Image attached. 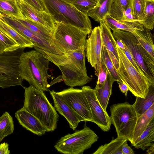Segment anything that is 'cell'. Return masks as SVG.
<instances>
[{"label": "cell", "mask_w": 154, "mask_h": 154, "mask_svg": "<svg viewBox=\"0 0 154 154\" xmlns=\"http://www.w3.org/2000/svg\"><path fill=\"white\" fill-rule=\"evenodd\" d=\"M25 48L0 53V88L22 86L19 65L20 56Z\"/></svg>", "instance_id": "10"}, {"label": "cell", "mask_w": 154, "mask_h": 154, "mask_svg": "<svg viewBox=\"0 0 154 154\" xmlns=\"http://www.w3.org/2000/svg\"><path fill=\"white\" fill-rule=\"evenodd\" d=\"M23 88V107L39 120L47 132L54 131L57 128L59 116L44 92L31 85Z\"/></svg>", "instance_id": "2"}, {"label": "cell", "mask_w": 154, "mask_h": 154, "mask_svg": "<svg viewBox=\"0 0 154 154\" xmlns=\"http://www.w3.org/2000/svg\"><path fill=\"white\" fill-rule=\"evenodd\" d=\"M102 60L106 65L108 72L115 81H122L109 57L106 49L103 46L102 50Z\"/></svg>", "instance_id": "33"}, {"label": "cell", "mask_w": 154, "mask_h": 154, "mask_svg": "<svg viewBox=\"0 0 154 154\" xmlns=\"http://www.w3.org/2000/svg\"><path fill=\"white\" fill-rule=\"evenodd\" d=\"M99 22L103 46L106 48L108 54H112L119 61L116 40L111 29L106 25L103 20Z\"/></svg>", "instance_id": "18"}, {"label": "cell", "mask_w": 154, "mask_h": 154, "mask_svg": "<svg viewBox=\"0 0 154 154\" xmlns=\"http://www.w3.org/2000/svg\"><path fill=\"white\" fill-rule=\"evenodd\" d=\"M132 33L140 44L154 58L153 36L150 30L145 28L142 30L135 29Z\"/></svg>", "instance_id": "24"}, {"label": "cell", "mask_w": 154, "mask_h": 154, "mask_svg": "<svg viewBox=\"0 0 154 154\" xmlns=\"http://www.w3.org/2000/svg\"><path fill=\"white\" fill-rule=\"evenodd\" d=\"M55 23L62 22L77 27L89 35L92 31L87 14L78 10L72 3L62 0H38Z\"/></svg>", "instance_id": "3"}, {"label": "cell", "mask_w": 154, "mask_h": 154, "mask_svg": "<svg viewBox=\"0 0 154 154\" xmlns=\"http://www.w3.org/2000/svg\"><path fill=\"white\" fill-rule=\"evenodd\" d=\"M154 118V103L143 114L138 117L133 135L129 141L131 145L146 129Z\"/></svg>", "instance_id": "19"}, {"label": "cell", "mask_w": 154, "mask_h": 154, "mask_svg": "<svg viewBox=\"0 0 154 154\" xmlns=\"http://www.w3.org/2000/svg\"><path fill=\"white\" fill-rule=\"evenodd\" d=\"M114 0H97L95 7L88 12L87 15L95 21L100 22L109 14Z\"/></svg>", "instance_id": "23"}, {"label": "cell", "mask_w": 154, "mask_h": 154, "mask_svg": "<svg viewBox=\"0 0 154 154\" xmlns=\"http://www.w3.org/2000/svg\"><path fill=\"white\" fill-rule=\"evenodd\" d=\"M154 118L146 129L136 139L132 145L135 148L144 150L154 143Z\"/></svg>", "instance_id": "22"}, {"label": "cell", "mask_w": 154, "mask_h": 154, "mask_svg": "<svg viewBox=\"0 0 154 154\" xmlns=\"http://www.w3.org/2000/svg\"><path fill=\"white\" fill-rule=\"evenodd\" d=\"M0 12L11 17H24L16 0H0Z\"/></svg>", "instance_id": "28"}, {"label": "cell", "mask_w": 154, "mask_h": 154, "mask_svg": "<svg viewBox=\"0 0 154 154\" xmlns=\"http://www.w3.org/2000/svg\"><path fill=\"white\" fill-rule=\"evenodd\" d=\"M112 31L115 39L121 41L126 45L150 85H154V58L140 44L132 32L118 29Z\"/></svg>", "instance_id": "4"}, {"label": "cell", "mask_w": 154, "mask_h": 154, "mask_svg": "<svg viewBox=\"0 0 154 154\" xmlns=\"http://www.w3.org/2000/svg\"><path fill=\"white\" fill-rule=\"evenodd\" d=\"M24 17L38 23L54 32L55 23L45 11L37 10L23 0H16Z\"/></svg>", "instance_id": "14"}, {"label": "cell", "mask_w": 154, "mask_h": 154, "mask_svg": "<svg viewBox=\"0 0 154 154\" xmlns=\"http://www.w3.org/2000/svg\"><path fill=\"white\" fill-rule=\"evenodd\" d=\"M116 46L119 60L116 70L120 78L135 96L145 98L150 85L147 79L134 66L116 44Z\"/></svg>", "instance_id": "6"}, {"label": "cell", "mask_w": 154, "mask_h": 154, "mask_svg": "<svg viewBox=\"0 0 154 154\" xmlns=\"http://www.w3.org/2000/svg\"><path fill=\"white\" fill-rule=\"evenodd\" d=\"M89 35L86 41V56L98 75L101 67L103 47L100 26L95 27Z\"/></svg>", "instance_id": "13"}, {"label": "cell", "mask_w": 154, "mask_h": 154, "mask_svg": "<svg viewBox=\"0 0 154 154\" xmlns=\"http://www.w3.org/2000/svg\"><path fill=\"white\" fill-rule=\"evenodd\" d=\"M132 0H114L124 10H126L131 7Z\"/></svg>", "instance_id": "37"}, {"label": "cell", "mask_w": 154, "mask_h": 154, "mask_svg": "<svg viewBox=\"0 0 154 154\" xmlns=\"http://www.w3.org/2000/svg\"><path fill=\"white\" fill-rule=\"evenodd\" d=\"M152 0V1H154V0Z\"/></svg>", "instance_id": "46"}, {"label": "cell", "mask_w": 154, "mask_h": 154, "mask_svg": "<svg viewBox=\"0 0 154 154\" xmlns=\"http://www.w3.org/2000/svg\"><path fill=\"white\" fill-rule=\"evenodd\" d=\"M15 116L21 125L33 134L41 136L47 132L39 120L23 107L16 112Z\"/></svg>", "instance_id": "16"}, {"label": "cell", "mask_w": 154, "mask_h": 154, "mask_svg": "<svg viewBox=\"0 0 154 154\" xmlns=\"http://www.w3.org/2000/svg\"><path fill=\"white\" fill-rule=\"evenodd\" d=\"M103 20L107 26L112 30L118 29L133 32L135 29L143 30L145 28L138 21L134 22L117 20L109 14L106 16Z\"/></svg>", "instance_id": "20"}, {"label": "cell", "mask_w": 154, "mask_h": 154, "mask_svg": "<svg viewBox=\"0 0 154 154\" xmlns=\"http://www.w3.org/2000/svg\"><path fill=\"white\" fill-rule=\"evenodd\" d=\"M85 50V48L82 49L68 54L69 62L57 66L64 82L68 86H83L92 80L87 73Z\"/></svg>", "instance_id": "7"}, {"label": "cell", "mask_w": 154, "mask_h": 154, "mask_svg": "<svg viewBox=\"0 0 154 154\" xmlns=\"http://www.w3.org/2000/svg\"><path fill=\"white\" fill-rule=\"evenodd\" d=\"M14 131L13 118L6 111L0 117V143L4 138L12 134Z\"/></svg>", "instance_id": "30"}, {"label": "cell", "mask_w": 154, "mask_h": 154, "mask_svg": "<svg viewBox=\"0 0 154 154\" xmlns=\"http://www.w3.org/2000/svg\"><path fill=\"white\" fill-rule=\"evenodd\" d=\"M111 124L116 129L117 137L131 139L138 116L132 105L126 102L115 104L110 107Z\"/></svg>", "instance_id": "9"}, {"label": "cell", "mask_w": 154, "mask_h": 154, "mask_svg": "<svg viewBox=\"0 0 154 154\" xmlns=\"http://www.w3.org/2000/svg\"><path fill=\"white\" fill-rule=\"evenodd\" d=\"M3 16V14H1L0 12V18H2V17Z\"/></svg>", "instance_id": "45"}, {"label": "cell", "mask_w": 154, "mask_h": 154, "mask_svg": "<svg viewBox=\"0 0 154 154\" xmlns=\"http://www.w3.org/2000/svg\"><path fill=\"white\" fill-rule=\"evenodd\" d=\"M146 7V0H131L132 15L138 22L143 20L144 18Z\"/></svg>", "instance_id": "32"}, {"label": "cell", "mask_w": 154, "mask_h": 154, "mask_svg": "<svg viewBox=\"0 0 154 154\" xmlns=\"http://www.w3.org/2000/svg\"><path fill=\"white\" fill-rule=\"evenodd\" d=\"M66 2L72 3L73 0H62Z\"/></svg>", "instance_id": "43"}, {"label": "cell", "mask_w": 154, "mask_h": 154, "mask_svg": "<svg viewBox=\"0 0 154 154\" xmlns=\"http://www.w3.org/2000/svg\"><path fill=\"white\" fill-rule=\"evenodd\" d=\"M50 60L36 50L23 52L20 56L19 68L23 80L43 92L50 87L48 79Z\"/></svg>", "instance_id": "1"}, {"label": "cell", "mask_w": 154, "mask_h": 154, "mask_svg": "<svg viewBox=\"0 0 154 154\" xmlns=\"http://www.w3.org/2000/svg\"><path fill=\"white\" fill-rule=\"evenodd\" d=\"M0 29L6 32L14 39L20 45V48H33L34 45L29 40L16 30L0 18Z\"/></svg>", "instance_id": "26"}, {"label": "cell", "mask_w": 154, "mask_h": 154, "mask_svg": "<svg viewBox=\"0 0 154 154\" xmlns=\"http://www.w3.org/2000/svg\"><path fill=\"white\" fill-rule=\"evenodd\" d=\"M57 92L64 101L85 121L92 122L90 106L82 89L70 87Z\"/></svg>", "instance_id": "11"}, {"label": "cell", "mask_w": 154, "mask_h": 154, "mask_svg": "<svg viewBox=\"0 0 154 154\" xmlns=\"http://www.w3.org/2000/svg\"><path fill=\"white\" fill-rule=\"evenodd\" d=\"M145 16L143 20L138 21L146 29L152 30L154 26V1L146 0Z\"/></svg>", "instance_id": "31"}, {"label": "cell", "mask_w": 154, "mask_h": 154, "mask_svg": "<svg viewBox=\"0 0 154 154\" xmlns=\"http://www.w3.org/2000/svg\"><path fill=\"white\" fill-rule=\"evenodd\" d=\"M154 103V85H149L148 93L145 98L136 97L132 105L138 117L147 110Z\"/></svg>", "instance_id": "25"}, {"label": "cell", "mask_w": 154, "mask_h": 154, "mask_svg": "<svg viewBox=\"0 0 154 154\" xmlns=\"http://www.w3.org/2000/svg\"><path fill=\"white\" fill-rule=\"evenodd\" d=\"M12 18L18 20L32 32L41 36L54 45L53 44L52 42L53 32L47 27L26 18L23 17L22 18Z\"/></svg>", "instance_id": "21"}, {"label": "cell", "mask_w": 154, "mask_h": 154, "mask_svg": "<svg viewBox=\"0 0 154 154\" xmlns=\"http://www.w3.org/2000/svg\"><path fill=\"white\" fill-rule=\"evenodd\" d=\"M109 15L117 20L122 22H134L138 21L132 15L131 7L125 10L114 1Z\"/></svg>", "instance_id": "29"}, {"label": "cell", "mask_w": 154, "mask_h": 154, "mask_svg": "<svg viewBox=\"0 0 154 154\" xmlns=\"http://www.w3.org/2000/svg\"><path fill=\"white\" fill-rule=\"evenodd\" d=\"M10 153L8 143L5 142L0 143V154H9Z\"/></svg>", "instance_id": "40"}, {"label": "cell", "mask_w": 154, "mask_h": 154, "mask_svg": "<svg viewBox=\"0 0 154 154\" xmlns=\"http://www.w3.org/2000/svg\"><path fill=\"white\" fill-rule=\"evenodd\" d=\"M37 10L44 11L43 7L38 0H23Z\"/></svg>", "instance_id": "38"}, {"label": "cell", "mask_w": 154, "mask_h": 154, "mask_svg": "<svg viewBox=\"0 0 154 154\" xmlns=\"http://www.w3.org/2000/svg\"><path fill=\"white\" fill-rule=\"evenodd\" d=\"M87 35L80 29L72 24L57 22L52 35V43L67 55L75 50L85 49Z\"/></svg>", "instance_id": "5"}, {"label": "cell", "mask_w": 154, "mask_h": 154, "mask_svg": "<svg viewBox=\"0 0 154 154\" xmlns=\"http://www.w3.org/2000/svg\"><path fill=\"white\" fill-rule=\"evenodd\" d=\"M115 81L108 72L104 83L102 84H97L94 89L97 99L105 111H106L109 100L112 94V85Z\"/></svg>", "instance_id": "17"}, {"label": "cell", "mask_w": 154, "mask_h": 154, "mask_svg": "<svg viewBox=\"0 0 154 154\" xmlns=\"http://www.w3.org/2000/svg\"><path fill=\"white\" fill-rule=\"evenodd\" d=\"M128 140L124 138L117 137L112 139L109 143L100 146L93 154H122V147Z\"/></svg>", "instance_id": "27"}, {"label": "cell", "mask_w": 154, "mask_h": 154, "mask_svg": "<svg viewBox=\"0 0 154 154\" xmlns=\"http://www.w3.org/2000/svg\"><path fill=\"white\" fill-rule=\"evenodd\" d=\"M108 72L106 65L101 60V67L97 75L98 78L97 84H102L104 83L107 78Z\"/></svg>", "instance_id": "35"}, {"label": "cell", "mask_w": 154, "mask_h": 154, "mask_svg": "<svg viewBox=\"0 0 154 154\" xmlns=\"http://www.w3.org/2000/svg\"><path fill=\"white\" fill-rule=\"evenodd\" d=\"M88 101L92 118V122L97 125L103 131L106 132L110 128L111 119L99 102L94 89L88 86H83L81 89Z\"/></svg>", "instance_id": "12"}, {"label": "cell", "mask_w": 154, "mask_h": 154, "mask_svg": "<svg viewBox=\"0 0 154 154\" xmlns=\"http://www.w3.org/2000/svg\"><path fill=\"white\" fill-rule=\"evenodd\" d=\"M121 49L122 50L124 53L127 59L134 66L138 71H139L141 74L145 76L143 72L140 68L137 63H136L132 55L125 45L124 48Z\"/></svg>", "instance_id": "36"}, {"label": "cell", "mask_w": 154, "mask_h": 154, "mask_svg": "<svg viewBox=\"0 0 154 154\" xmlns=\"http://www.w3.org/2000/svg\"><path fill=\"white\" fill-rule=\"evenodd\" d=\"M97 0H73L72 4L79 11L86 14L96 6Z\"/></svg>", "instance_id": "34"}, {"label": "cell", "mask_w": 154, "mask_h": 154, "mask_svg": "<svg viewBox=\"0 0 154 154\" xmlns=\"http://www.w3.org/2000/svg\"><path fill=\"white\" fill-rule=\"evenodd\" d=\"M50 94L54 101L55 109L64 116L68 122L70 127L75 130L79 123L81 121H85L82 117L77 113L63 100L57 92L49 91Z\"/></svg>", "instance_id": "15"}, {"label": "cell", "mask_w": 154, "mask_h": 154, "mask_svg": "<svg viewBox=\"0 0 154 154\" xmlns=\"http://www.w3.org/2000/svg\"><path fill=\"white\" fill-rule=\"evenodd\" d=\"M99 137L85 124L83 129L60 138L54 146L57 151L65 154H82L97 141Z\"/></svg>", "instance_id": "8"}, {"label": "cell", "mask_w": 154, "mask_h": 154, "mask_svg": "<svg viewBox=\"0 0 154 154\" xmlns=\"http://www.w3.org/2000/svg\"><path fill=\"white\" fill-rule=\"evenodd\" d=\"M147 154H154V144H153L151 146L149 147L148 149L146 151Z\"/></svg>", "instance_id": "42"}, {"label": "cell", "mask_w": 154, "mask_h": 154, "mask_svg": "<svg viewBox=\"0 0 154 154\" xmlns=\"http://www.w3.org/2000/svg\"><path fill=\"white\" fill-rule=\"evenodd\" d=\"M122 154H134V152L132 149L128 146L127 141L123 144L122 148Z\"/></svg>", "instance_id": "39"}, {"label": "cell", "mask_w": 154, "mask_h": 154, "mask_svg": "<svg viewBox=\"0 0 154 154\" xmlns=\"http://www.w3.org/2000/svg\"><path fill=\"white\" fill-rule=\"evenodd\" d=\"M4 52L2 46L0 43V53Z\"/></svg>", "instance_id": "44"}, {"label": "cell", "mask_w": 154, "mask_h": 154, "mask_svg": "<svg viewBox=\"0 0 154 154\" xmlns=\"http://www.w3.org/2000/svg\"><path fill=\"white\" fill-rule=\"evenodd\" d=\"M119 85V88L121 91L124 93L125 96H127V94L129 89L127 85L122 81L117 82Z\"/></svg>", "instance_id": "41"}]
</instances>
